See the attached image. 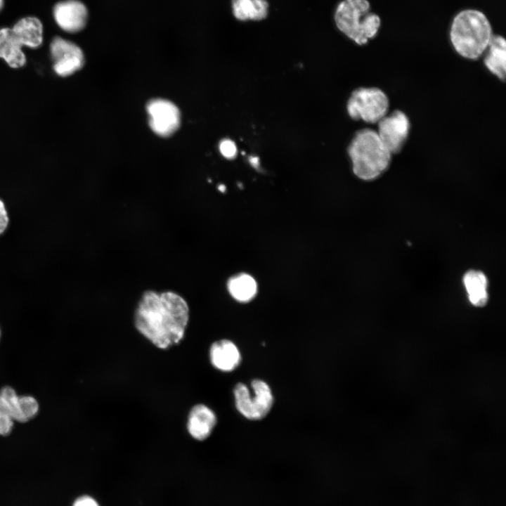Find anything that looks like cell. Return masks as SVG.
<instances>
[{"label": "cell", "mask_w": 506, "mask_h": 506, "mask_svg": "<svg viewBox=\"0 0 506 506\" xmlns=\"http://www.w3.org/2000/svg\"><path fill=\"white\" fill-rule=\"evenodd\" d=\"M18 398V396L12 387L8 386L3 387L0 390V412L13 418Z\"/></svg>", "instance_id": "20"}, {"label": "cell", "mask_w": 506, "mask_h": 506, "mask_svg": "<svg viewBox=\"0 0 506 506\" xmlns=\"http://www.w3.org/2000/svg\"><path fill=\"white\" fill-rule=\"evenodd\" d=\"M73 506H99V505L93 498L83 495L74 501Z\"/></svg>", "instance_id": "24"}, {"label": "cell", "mask_w": 506, "mask_h": 506, "mask_svg": "<svg viewBox=\"0 0 506 506\" xmlns=\"http://www.w3.org/2000/svg\"><path fill=\"white\" fill-rule=\"evenodd\" d=\"M463 283L472 304L484 306L488 301V280L484 273L470 270L463 277Z\"/></svg>", "instance_id": "16"}, {"label": "cell", "mask_w": 506, "mask_h": 506, "mask_svg": "<svg viewBox=\"0 0 506 506\" xmlns=\"http://www.w3.org/2000/svg\"><path fill=\"white\" fill-rule=\"evenodd\" d=\"M389 106L388 97L382 90L363 87L353 91L346 109L351 118L375 124L387 115Z\"/></svg>", "instance_id": "6"}, {"label": "cell", "mask_w": 506, "mask_h": 506, "mask_svg": "<svg viewBox=\"0 0 506 506\" xmlns=\"http://www.w3.org/2000/svg\"><path fill=\"white\" fill-rule=\"evenodd\" d=\"M189 318L187 301L171 290H145L134 315L136 329L161 349H169L181 342Z\"/></svg>", "instance_id": "1"}, {"label": "cell", "mask_w": 506, "mask_h": 506, "mask_svg": "<svg viewBox=\"0 0 506 506\" xmlns=\"http://www.w3.org/2000/svg\"><path fill=\"white\" fill-rule=\"evenodd\" d=\"M53 16L58 25L64 31L74 33L85 27L88 11L78 0L60 1L53 8Z\"/></svg>", "instance_id": "10"}, {"label": "cell", "mask_w": 506, "mask_h": 506, "mask_svg": "<svg viewBox=\"0 0 506 506\" xmlns=\"http://www.w3.org/2000/svg\"><path fill=\"white\" fill-rule=\"evenodd\" d=\"M9 224V216L4 202L0 199V235L4 233Z\"/></svg>", "instance_id": "23"}, {"label": "cell", "mask_w": 506, "mask_h": 506, "mask_svg": "<svg viewBox=\"0 0 506 506\" xmlns=\"http://www.w3.org/2000/svg\"><path fill=\"white\" fill-rule=\"evenodd\" d=\"M348 154L354 174L361 179L373 180L389 166L391 154L380 140L376 131L363 129L356 133Z\"/></svg>", "instance_id": "3"}, {"label": "cell", "mask_w": 506, "mask_h": 506, "mask_svg": "<svg viewBox=\"0 0 506 506\" xmlns=\"http://www.w3.org/2000/svg\"><path fill=\"white\" fill-rule=\"evenodd\" d=\"M3 6V0H0V10L1 9Z\"/></svg>", "instance_id": "25"}, {"label": "cell", "mask_w": 506, "mask_h": 506, "mask_svg": "<svg viewBox=\"0 0 506 506\" xmlns=\"http://www.w3.org/2000/svg\"><path fill=\"white\" fill-rule=\"evenodd\" d=\"M12 29H0V58L12 68L23 67L27 62L26 56Z\"/></svg>", "instance_id": "13"}, {"label": "cell", "mask_w": 506, "mask_h": 506, "mask_svg": "<svg viewBox=\"0 0 506 506\" xmlns=\"http://www.w3.org/2000/svg\"><path fill=\"white\" fill-rule=\"evenodd\" d=\"M254 396L243 383L237 384L233 389L235 404L238 412L247 419L258 420L265 417L273 403V396L268 384L261 379L251 383Z\"/></svg>", "instance_id": "5"}, {"label": "cell", "mask_w": 506, "mask_h": 506, "mask_svg": "<svg viewBox=\"0 0 506 506\" xmlns=\"http://www.w3.org/2000/svg\"><path fill=\"white\" fill-rule=\"evenodd\" d=\"M493 37L492 27L486 15L474 9L459 12L450 30V42L462 57L476 60L487 50Z\"/></svg>", "instance_id": "2"}, {"label": "cell", "mask_w": 506, "mask_h": 506, "mask_svg": "<svg viewBox=\"0 0 506 506\" xmlns=\"http://www.w3.org/2000/svg\"><path fill=\"white\" fill-rule=\"evenodd\" d=\"M231 4L233 13L239 20H261L268 15L266 0H232Z\"/></svg>", "instance_id": "17"}, {"label": "cell", "mask_w": 506, "mask_h": 506, "mask_svg": "<svg viewBox=\"0 0 506 506\" xmlns=\"http://www.w3.org/2000/svg\"><path fill=\"white\" fill-rule=\"evenodd\" d=\"M216 422V414L210 408L202 403L197 404L189 412L187 430L193 439L204 441L211 435Z\"/></svg>", "instance_id": "11"}, {"label": "cell", "mask_w": 506, "mask_h": 506, "mask_svg": "<svg viewBox=\"0 0 506 506\" xmlns=\"http://www.w3.org/2000/svg\"><path fill=\"white\" fill-rule=\"evenodd\" d=\"M410 129L408 116L401 110L385 115L377 122V133L391 154L399 153L405 145Z\"/></svg>", "instance_id": "8"}, {"label": "cell", "mask_w": 506, "mask_h": 506, "mask_svg": "<svg viewBox=\"0 0 506 506\" xmlns=\"http://www.w3.org/2000/svg\"><path fill=\"white\" fill-rule=\"evenodd\" d=\"M219 150L223 157L228 159L233 158L237 153L235 143L230 139H224L219 144Z\"/></svg>", "instance_id": "21"}, {"label": "cell", "mask_w": 506, "mask_h": 506, "mask_svg": "<svg viewBox=\"0 0 506 506\" xmlns=\"http://www.w3.org/2000/svg\"><path fill=\"white\" fill-rule=\"evenodd\" d=\"M335 21L337 28L358 45L374 38L381 25L379 15L370 12L368 0H343L337 7Z\"/></svg>", "instance_id": "4"}, {"label": "cell", "mask_w": 506, "mask_h": 506, "mask_svg": "<svg viewBox=\"0 0 506 506\" xmlns=\"http://www.w3.org/2000/svg\"><path fill=\"white\" fill-rule=\"evenodd\" d=\"M39 409L37 401L31 396H18L13 420L19 422H27L33 419Z\"/></svg>", "instance_id": "19"}, {"label": "cell", "mask_w": 506, "mask_h": 506, "mask_svg": "<svg viewBox=\"0 0 506 506\" xmlns=\"http://www.w3.org/2000/svg\"><path fill=\"white\" fill-rule=\"evenodd\" d=\"M11 29L22 46L37 48L42 44L43 26L35 17L23 18Z\"/></svg>", "instance_id": "15"}, {"label": "cell", "mask_w": 506, "mask_h": 506, "mask_svg": "<svg viewBox=\"0 0 506 506\" xmlns=\"http://www.w3.org/2000/svg\"><path fill=\"white\" fill-rule=\"evenodd\" d=\"M212 365L219 370L231 372L240 363L241 355L237 346L228 339L214 342L209 349Z\"/></svg>", "instance_id": "12"}, {"label": "cell", "mask_w": 506, "mask_h": 506, "mask_svg": "<svg viewBox=\"0 0 506 506\" xmlns=\"http://www.w3.org/2000/svg\"><path fill=\"white\" fill-rule=\"evenodd\" d=\"M149 124L151 129L161 136L174 134L180 125V112L171 101L164 99H153L147 105Z\"/></svg>", "instance_id": "9"}, {"label": "cell", "mask_w": 506, "mask_h": 506, "mask_svg": "<svg viewBox=\"0 0 506 506\" xmlns=\"http://www.w3.org/2000/svg\"><path fill=\"white\" fill-rule=\"evenodd\" d=\"M50 53L53 62V72L60 77L73 74L84 64L82 49L74 43L60 37H56L52 40Z\"/></svg>", "instance_id": "7"}, {"label": "cell", "mask_w": 506, "mask_h": 506, "mask_svg": "<svg viewBox=\"0 0 506 506\" xmlns=\"http://www.w3.org/2000/svg\"><path fill=\"white\" fill-rule=\"evenodd\" d=\"M13 418L4 413L0 412V435L7 436L8 435L13 427Z\"/></svg>", "instance_id": "22"}, {"label": "cell", "mask_w": 506, "mask_h": 506, "mask_svg": "<svg viewBox=\"0 0 506 506\" xmlns=\"http://www.w3.org/2000/svg\"><path fill=\"white\" fill-rule=\"evenodd\" d=\"M484 63L491 73L505 80L506 73V42L503 37L493 35Z\"/></svg>", "instance_id": "14"}, {"label": "cell", "mask_w": 506, "mask_h": 506, "mask_svg": "<svg viewBox=\"0 0 506 506\" xmlns=\"http://www.w3.org/2000/svg\"><path fill=\"white\" fill-rule=\"evenodd\" d=\"M227 288L235 299L246 302L254 297L257 292V283L249 275L241 273L228 280Z\"/></svg>", "instance_id": "18"}]
</instances>
